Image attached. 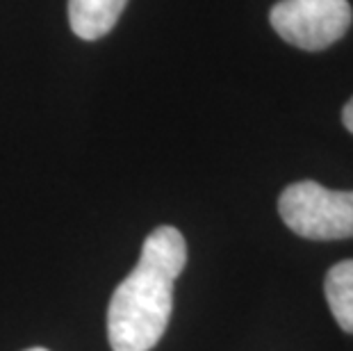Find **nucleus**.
Here are the masks:
<instances>
[{"instance_id":"1","label":"nucleus","mask_w":353,"mask_h":351,"mask_svg":"<svg viewBox=\"0 0 353 351\" xmlns=\"http://www.w3.org/2000/svg\"><path fill=\"white\" fill-rule=\"evenodd\" d=\"M187 265L185 237L160 226L144 240L139 263L119 283L108 308L112 351H151L174 310V283Z\"/></svg>"},{"instance_id":"2","label":"nucleus","mask_w":353,"mask_h":351,"mask_svg":"<svg viewBox=\"0 0 353 351\" xmlns=\"http://www.w3.org/2000/svg\"><path fill=\"white\" fill-rule=\"evenodd\" d=\"M278 212L305 240L353 237V192H335L314 181L292 183L278 199Z\"/></svg>"},{"instance_id":"3","label":"nucleus","mask_w":353,"mask_h":351,"mask_svg":"<svg viewBox=\"0 0 353 351\" xmlns=\"http://www.w3.org/2000/svg\"><path fill=\"white\" fill-rule=\"evenodd\" d=\"M349 0H281L269 12L272 28L283 41L301 50H324L351 28Z\"/></svg>"},{"instance_id":"4","label":"nucleus","mask_w":353,"mask_h":351,"mask_svg":"<svg viewBox=\"0 0 353 351\" xmlns=\"http://www.w3.org/2000/svg\"><path fill=\"white\" fill-rule=\"evenodd\" d=\"M128 0H69V26L76 37L96 41L117 26Z\"/></svg>"},{"instance_id":"5","label":"nucleus","mask_w":353,"mask_h":351,"mask_svg":"<svg viewBox=\"0 0 353 351\" xmlns=\"http://www.w3.org/2000/svg\"><path fill=\"white\" fill-rule=\"evenodd\" d=\"M324 292L337 326L344 333H353V258L330 267L324 281Z\"/></svg>"},{"instance_id":"6","label":"nucleus","mask_w":353,"mask_h":351,"mask_svg":"<svg viewBox=\"0 0 353 351\" xmlns=\"http://www.w3.org/2000/svg\"><path fill=\"white\" fill-rule=\"evenodd\" d=\"M342 121H344V128H347L349 132H353V99L342 110Z\"/></svg>"},{"instance_id":"7","label":"nucleus","mask_w":353,"mask_h":351,"mask_svg":"<svg viewBox=\"0 0 353 351\" xmlns=\"http://www.w3.org/2000/svg\"><path fill=\"white\" fill-rule=\"evenodd\" d=\"M26 351H48V349H43V347H32V349H26Z\"/></svg>"}]
</instances>
